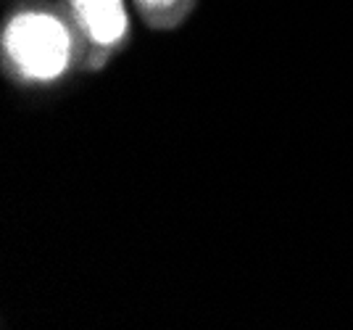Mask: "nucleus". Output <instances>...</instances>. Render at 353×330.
Listing matches in <instances>:
<instances>
[{"mask_svg":"<svg viewBox=\"0 0 353 330\" xmlns=\"http://www.w3.org/2000/svg\"><path fill=\"white\" fill-rule=\"evenodd\" d=\"M0 72L21 90H53L85 72V43L59 0H11L0 24Z\"/></svg>","mask_w":353,"mask_h":330,"instance_id":"obj_1","label":"nucleus"},{"mask_svg":"<svg viewBox=\"0 0 353 330\" xmlns=\"http://www.w3.org/2000/svg\"><path fill=\"white\" fill-rule=\"evenodd\" d=\"M85 43V75L103 72L132 43V16L124 0H59Z\"/></svg>","mask_w":353,"mask_h":330,"instance_id":"obj_2","label":"nucleus"},{"mask_svg":"<svg viewBox=\"0 0 353 330\" xmlns=\"http://www.w3.org/2000/svg\"><path fill=\"white\" fill-rule=\"evenodd\" d=\"M132 6L150 32H174L192 16L198 0H132Z\"/></svg>","mask_w":353,"mask_h":330,"instance_id":"obj_3","label":"nucleus"}]
</instances>
